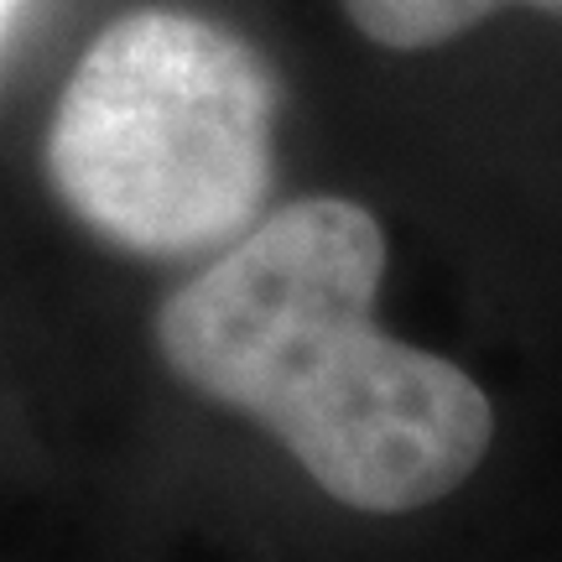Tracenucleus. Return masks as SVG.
Here are the masks:
<instances>
[{
    "label": "nucleus",
    "mask_w": 562,
    "mask_h": 562,
    "mask_svg": "<svg viewBox=\"0 0 562 562\" xmlns=\"http://www.w3.org/2000/svg\"><path fill=\"white\" fill-rule=\"evenodd\" d=\"M385 229L355 199H297L167 292L157 349L199 396L256 417L349 510L453 495L495 438L474 375L375 328Z\"/></svg>",
    "instance_id": "nucleus-1"
},
{
    "label": "nucleus",
    "mask_w": 562,
    "mask_h": 562,
    "mask_svg": "<svg viewBox=\"0 0 562 562\" xmlns=\"http://www.w3.org/2000/svg\"><path fill=\"white\" fill-rule=\"evenodd\" d=\"M501 5H531V11L562 16V0H344L349 21L364 37L396 47V53L442 47V42L463 37L469 26H480L484 16H495Z\"/></svg>",
    "instance_id": "nucleus-3"
},
{
    "label": "nucleus",
    "mask_w": 562,
    "mask_h": 562,
    "mask_svg": "<svg viewBox=\"0 0 562 562\" xmlns=\"http://www.w3.org/2000/svg\"><path fill=\"white\" fill-rule=\"evenodd\" d=\"M16 11H21V0H0V47H5V32H11Z\"/></svg>",
    "instance_id": "nucleus-4"
},
{
    "label": "nucleus",
    "mask_w": 562,
    "mask_h": 562,
    "mask_svg": "<svg viewBox=\"0 0 562 562\" xmlns=\"http://www.w3.org/2000/svg\"><path fill=\"white\" fill-rule=\"evenodd\" d=\"M281 83L229 26L140 5L89 42L47 125L68 214L131 256L224 250L277 178Z\"/></svg>",
    "instance_id": "nucleus-2"
}]
</instances>
